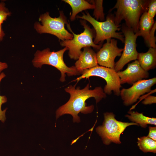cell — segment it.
I'll list each match as a JSON object with an SVG mask.
<instances>
[{
	"label": "cell",
	"instance_id": "26",
	"mask_svg": "<svg viewBox=\"0 0 156 156\" xmlns=\"http://www.w3.org/2000/svg\"><path fill=\"white\" fill-rule=\"evenodd\" d=\"M8 65L5 62H1L0 61V73L3 70L7 68Z\"/></svg>",
	"mask_w": 156,
	"mask_h": 156
},
{
	"label": "cell",
	"instance_id": "17",
	"mask_svg": "<svg viewBox=\"0 0 156 156\" xmlns=\"http://www.w3.org/2000/svg\"><path fill=\"white\" fill-rule=\"evenodd\" d=\"M129 114L125 116L133 122L136 123L141 127L146 128L148 124L156 125V118H150L144 116L143 113H139L136 111L130 110L128 112Z\"/></svg>",
	"mask_w": 156,
	"mask_h": 156
},
{
	"label": "cell",
	"instance_id": "7",
	"mask_svg": "<svg viewBox=\"0 0 156 156\" xmlns=\"http://www.w3.org/2000/svg\"><path fill=\"white\" fill-rule=\"evenodd\" d=\"M115 115L112 112L104 113V120L102 125L96 129V132L101 138L103 143L106 145H109L112 142L121 144L120 136L126 128L131 125H139L136 123L118 121L115 118Z\"/></svg>",
	"mask_w": 156,
	"mask_h": 156
},
{
	"label": "cell",
	"instance_id": "24",
	"mask_svg": "<svg viewBox=\"0 0 156 156\" xmlns=\"http://www.w3.org/2000/svg\"><path fill=\"white\" fill-rule=\"evenodd\" d=\"M149 132L147 136L153 140H156V127L149 126Z\"/></svg>",
	"mask_w": 156,
	"mask_h": 156
},
{
	"label": "cell",
	"instance_id": "4",
	"mask_svg": "<svg viewBox=\"0 0 156 156\" xmlns=\"http://www.w3.org/2000/svg\"><path fill=\"white\" fill-rule=\"evenodd\" d=\"M81 25L83 27V31L79 34H76L71 29L69 24L67 25L68 30L73 35V38L71 40H66L60 42L61 45L67 47L68 50V55L72 59L77 60L81 52V49L87 47H92L97 49H100L101 44H95L93 38L94 36L92 29L87 24L86 21L81 19L80 21Z\"/></svg>",
	"mask_w": 156,
	"mask_h": 156
},
{
	"label": "cell",
	"instance_id": "2",
	"mask_svg": "<svg viewBox=\"0 0 156 156\" xmlns=\"http://www.w3.org/2000/svg\"><path fill=\"white\" fill-rule=\"evenodd\" d=\"M150 1L143 0H118L110 11L116 9L114 20L117 25H120L124 20L125 25L135 33L139 28L140 18L142 14L147 11Z\"/></svg>",
	"mask_w": 156,
	"mask_h": 156
},
{
	"label": "cell",
	"instance_id": "27",
	"mask_svg": "<svg viewBox=\"0 0 156 156\" xmlns=\"http://www.w3.org/2000/svg\"><path fill=\"white\" fill-rule=\"evenodd\" d=\"M0 10L8 12V9L5 7V4L2 2H0Z\"/></svg>",
	"mask_w": 156,
	"mask_h": 156
},
{
	"label": "cell",
	"instance_id": "14",
	"mask_svg": "<svg viewBox=\"0 0 156 156\" xmlns=\"http://www.w3.org/2000/svg\"><path fill=\"white\" fill-rule=\"evenodd\" d=\"M138 60L141 67L148 71L153 69L156 66V48L150 47L146 53H138Z\"/></svg>",
	"mask_w": 156,
	"mask_h": 156
},
{
	"label": "cell",
	"instance_id": "23",
	"mask_svg": "<svg viewBox=\"0 0 156 156\" xmlns=\"http://www.w3.org/2000/svg\"><path fill=\"white\" fill-rule=\"evenodd\" d=\"M156 102V97L151 95H148L146 96L144 98V100L142 102V103L145 105L155 103Z\"/></svg>",
	"mask_w": 156,
	"mask_h": 156
},
{
	"label": "cell",
	"instance_id": "12",
	"mask_svg": "<svg viewBox=\"0 0 156 156\" xmlns=\"http://www.w3.org/2000/svg\"><path fill=\"white\" fill-rule=\"evenodd\" d=\"M121 84L127 83L132 85L136 82L148 78L149 74L140 66L138 61L128 64L127 68L124 70L117 72Z\"/></svg>",
	"mask_w": 156,
	"mask_h": 156
},
{
	"label": "cell",
	"instance_id": "20",
	"mask_svg": "<svg viewBox=\"0 0 156 156\" xmlns=\"http://www.w3.org/2000/svg\"><path fill=\"white\" fill-rule=\"evenodd\" d=\"M5 73L2 72L0 74V83L2 79L5 77ZM7 99L5 96H1L0 94V121L4 122L6 120L5 112L7 108H5L3 110H2L1 109L2 104L7 102Z\"/></svg>",
	"mask_w": 156,
	"mask_h": 156
},
{
	"label": "cell",
	"instance_id": "1",
	"mask_svg": "<svg viewBox=\"0 0 156 156\" xmlns=\"http://www.w3.org/2000/svg\"><path fill=\"white\" fill-rule=\"evenodd\" d=\"M90 85L88 83L82 89L79 87L76 88L75 86L71 85L65 88V91L70 94V98L65 104L60 106L56 110V118L63 115L69 114L72 116L73 122L78 123L80 121L78 115L79 113L85 114L92 113L94 106L93 105L87 106L86 100L93 97L97 103L102 99L106 98L107 94L101 87H96L92 90L90 89Z\"/></svg>",
	"mask_w": 156,
	"mask_h": 156
},
{
	"label": "cell",
	"instance_id": "13",
	"mask_svg": "<svg viewBox=\"0 0 156 156\" xmlns=\"http://www.w3.org/2000/svg\"><path fill=\"white\" fill-rule=\"evenodd\" d=\"M83 49V51H81L74 66L81 73L85 70L98 65L96 54L95 52L90 47Z\"/></svg>",
	"mask_w": 156,
	"mask_h": 156
},
{
	"label": "cell",
	"instance_id": "16",
	"mask_svg": "<svg viewBox=\"0 0 156 156\" xmlns=\"http://www.w3.org/2000/svg\"><path fill=\"white\" fill-rule=\"evenodd\" d=\"M71 7L72 12L70 16L71 21L75 20L77 15L80 12L87 9H94L93 5L84 0H63Z\"/></svg>",
	"mask_w": 156,
	"mask_h": 156
},
{
	"label": "cell",
	"instance_id": "10",
	"mask_svg": "<svg viewBox=\"0 0 156 156\" xmlns=\"http://www.w3.org/2000/svg\"><path fill=\"white\" fill-rule=\"evenodd\" d=\"M156 83V78L139 81L128 88H123L120 90V96L123 104L127 106L136 102L141 96L151 91L152 87Z\"/></svg>",
	"mask_w": 156,
	"mask_h": 156
},
{
	"label": "cell",
	"instance_id": "8",
	"mask_svg": "<svg viewBox=\"0 0 156 156\" xmlns=\"http://www.w3.org/2000/svg\"><path fill=\"white\" fill-rule=\"evenodd\" d=\"M97 76L104 79L106 84L103 89L106 94L110 95L113 92L114 95L120 96L121 87L120 79L117 72L114 68L97 65L83 70L81 75L73 81H78L84 78L86 79L91 76Z\"/></svg>",
	"mask_w": 156,
	"mask_h": 156
},
{
	"label": "cell",
	"instance_id": "18",
	"mask_svg": "<svg viewBox=\"0 0 156 156\" xmlns=\"http://www.w3.org/2000/svg\"><path fill=\"white\" fill-rule=\"evenodd\" d=\"M138 145L144 153L156 152V142L147 136H143L138 138Z\"/></svg>",
	"mask_w": 156,
	"mask_h": 156
},
{
	"label": "cell",
	"instance_id": "11",
	"mask_svg": "<svg viewBox=\"0 0 156 156\" xmlns=\"http://www.w3.org/2000/svg\"><path fill=\"white\" fill-rule=\"evenodd\" d=\"M117 41L114 39L107 40V42L96 53L98 64L100 66L114 68L115 59L121 56L123 49L119 48Z\"/></svg>",
	"mask_w": 156,
	"mask_h": 156
},
{
	"label": "cell",
	"instance_id": "19",
	"mask_svg": "<svg viewBox=\"0 0 156 156\" xmlns=\"http://www.w3.org/2000/svg\"><path fill=\"white\" fill-rule=\"evenodd\" d=\"M91 3H92L94 6V11L93 15L96 18V20L98 21H103L105 19L104 14L103 6V0H91Z\"/></svg>",
	"mask_w": 156,
	"mask_h": 156
},
{
	"label": "cell",
	"instance_id": "3",
	"mask_svg": "<svg viewBox=\"0 0 156 156\" xmlns=\"http://www.w3.org/2000/svg\"><path fill=\"white\" fill-rule=\"evenodd\" d=\"M68 50L67 47L57 51H51L49 48L40 51L37 50L34 54L32 61L34 66L41 68L42 65L47 64L53 66L60 71L61 76L60 80L62 82L66 80V74L68 76L79 75L81 73L78 71L75 66L69 67L65 63L63 55L65 52Z\"/></svg>",
	"mask_w": 156,
	"mask_h": 156
},
{
	"label": "cell",
	"instance_id": "28",
	"mask_svg": "<svg viewBox=\"0 0 156 156\" xmlns=\"http://www.w3.org/2000/svg\"><path fill=\"white\" fill-rule=\"evenodd\" d=\"M5 35V34L2 28L1 24H0V41L3 40Z\"/></svg>",
	"mask_w": 156,
	"mask_h": 156
},
{
	"label": "cell",
	"instance_id": "6",
	"mask_svg": "<svg viewBox=\"0 0 156 156\" xmlns=\"http://www.w3.org/2000/svg\"><path fill=\"white\" fill-rule=\"evenodd\" d=\"M86 13H82L81 16L77 15L76 17L88 21L94 27L96 32V35L93 41L94 43L97 44L105 40L114 38L118 39L123 43L124 42V35L119 31L120 25H117L115 23L114 16L111 14L108 15L106 20L99 21L92 17L88 12Z\"/></svg>",
	"mask_w": 156,
	"mask_h": 156
},
{
	"label": "cell",
	"instance_id": "15",
	"mask_svg": "<svg viewBox=\"0 0 156 156\" xmlns=\"http://www.w3.org/2000/svg\"><path fill=\"white\" fill-rule=\"evenodd\" d=\"M154 23V18L149 17L147 11L141 15L139 21V28L138 32L139 36H142L148 45L151 30Z\"/></svg>",
	"mask_w": 156,
	"mask_h": 156
},
{
	"label": "cell",
	"instance_id": "9",
	"mask_svg": "<svg viewBox=\"0 0 156 156\" xmlns=\"http://www.w3.org/2000/svg\"><path fill=\"white\" fill-rule=\"evenodd\" d=\"M122 30L125 36V46L119 60L115 63L114 69L118 72L121 71L127 64L138 59V53L136 48V41L139 36L138 32L135 33L131 29L123 25Z\"/></svg>",
	"mask_w": 156,
	"mask_h": 156
},
{
	"label": "cell",
	"instance_id": "25",
	"mask_svg": "<svg viewBox=\"0 0 156 156\" xmlns=\"http://www.w3.org/2000/svg\"><path fill=\"white\" fill-rule=\"evenodd\" d=\"M11 13L9 12L0 10V24L3 23L5 21L7 17L10 15Z\"/></svg>",
	"mask_w": 156,
	"mask_h": 156
},
{
	"label": "cell",
	"instance_id": "5",
	"mask_svg": "<svg viewBox=\"0 0 156 156\" xmlns=\"http://www.w3.org/2000/svg\"><path fill=\"white\" fill-rule=\"evenodd\" d=\"M39 20L41 24L36 22L34 25L38 33L51 34L61 41L73 38V34L65 28V25L68 23L63 11H60V15L57 18H53L50 16L49 12H46L40 15Z\"/></svg>",
	"mask_w": 156,
	"mask_h": 156
},
{
	"label": "cell",
	"instance_id": "21",
	"mask_svg": "<svg viewBox=\"0 0 156 156\" xmlns=\"http://www.w3.org/2000/svg\"><path fill=\"white\" fill-rule=\"evenodd\" d=\"M147 12L149 17L154 18L156 13V1L155 0L150 1L148 5Z\"/></svg>",
	"mask_w": 156,
	"mask_h": 156
},
{
	"label": "cell",
	"instance_id": "22",
	"mask_svg": "<svg viewBox=\"0 0 156 156\" xmlns=\"http://www.w3.org/2000/svg\"><path fill=\"white\" fill-rule=\"evenodd\" d=\"M156 29V22L154 23L151 30L149 37L148 45L150 47L156 48L155 38V33Z\"/></svg>",
	"mask_w": 156,
	"mask_h": 156
}]
</instances>
